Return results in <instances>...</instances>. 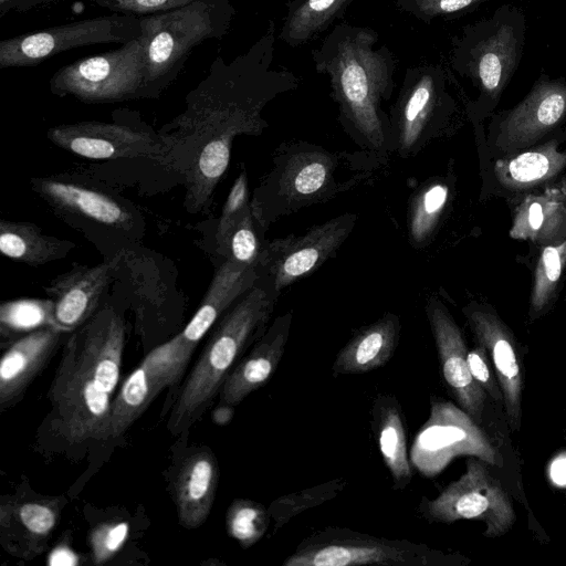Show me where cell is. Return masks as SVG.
I'll return each mask as SVG.
<instances>
[{
    "mask_svg": "<svg viewBox=\"0 0 566 566\" xmlns=\"http://www.w3.org/2000/svg\"><path fill=\"white\" fill-rule=\"evenodd\" d=\"M126 325L111 304L65 337L52 379L50 430L66 446L99 441L119 382Z\"/></svg>",
    "mask_w": 566,
    "mask_h": 566,
    "instance_id": "obj_1",
    "label": "cell"
},
{
    "mask_svg": "<svg viewBox=\"0 0 566 566\" xmlns=\"http://www.w3.org/2000/svg\"><path fill=\"white\" fill-rule=\"evenodd\" d=\"M370 27L342 22L329 31L311 56L315 71L327 75L342 122L374 149L386 148L392 132L381 102L390 99L397 59Z\"/></svg>",
    "mask_w": 566,
    "mask_h": 566,
    "instance_id": "obj_2",
    "label": "cell"
},
{
    "mask_svg": "<svg viewBox=\"0 0 566 566\" xmlns=\"http://www.w3.org/2000/svg\"><path fill=\"white\" fill-rule=\"evenodd\" d=\"M264 279L261 282L260 275L255 285L218 318L190 373L167 401V429L172 436L187 434L200 420L248 347L266 331L279 294Z\"/></svg>",
    "mask_w": 566,
    "mask_h": 566,
    "instance_id": "obj_3",
    "label": "cell"
},
{
    "mask_svg": "<svg viewBox=\"0 0 566 566\" xmlns=\"http://www.w3.org/2000/svg\"><path fill=\"white\" fill-rule=\"evenodd\" d=\"M30 186L57 218L82 232L105 259L137 248L144 235L138 208L98 180L61 172L31 178Z\"/></svg>",
    "mask_w": 566,
    "mask_h": 566,
    "instance_id": "obj_4",
    "label": "cell"
},
{
    "mask_svg": "<svg viewBox=\"0 0 566 566\" xmlns=\"http://www.w3.org/2000/svg\"><path fill=\"white\" fill-rule=\"evenodd\" d=\"M234 14L231 0H193L140 17L147 98H159L177 80L195 48L222 39Z\"/></svg>",
    "mask_w": 566,
    "mask_h": 566,
    "instance_id": "obj_5",
    "label": "cell"
},
{
    "mask_svg": "<svg viewBox=\"0 0 566 566\" xmlns=\"http://www.w3.org/2000/svg\"><path fill=\"white\" fill-rule=\"evenodd\" d=\"M524 41L522 11L502 6L491 17L465 25L452 39L450 66L471 81L482 97L497 101L517 69Z\"/></svg>",
    "mask_w": 566,
    "mask_h": 566,
    "instance_id": "obj_6",
    "label": "cell"
},
{
    "mask_svg": "<svg viewBox=\"0 0 566 566\" xmlns=\"http://www.w3.org/2000/svg\"><path fill=\"white\" fill-rule=\"evenodd\" d=\"M450 556L424 544L386 538L344 527H326L305 537L283 566H439Z\"/></svg>",
    "mask_w": 566,
    "mask_h": 566,
    "instance_id": "obj_7",
    "label": "cell"
},
{
    "mask_svg": "<svg viewBox=\"0 0 566 566\" xmlns=\"http://www.w3.org/2000/svg\"><path fill=\"white\" fill-rule=\"evenodd\" d=\"M50 92L85 104H111L147 98L145 46L142 34L119 48L60 67Z\"/></svg>",
    "mask_w": 566,
    "mask_h": 566,
    "instance_id": "obj_8",
    "label": "cell"
},
{
    "mask_svg": "<svg viewBox=\"0 0 566 566\" xmlns=\"http://www.w3.org/2000/svg\"><path fill=\"white\" fill-rule=\"evenodd\" d=\"M485 461L470 455L465 472L433 500L422 499L419 513L430 522L450 524L478 520L485 524L484 536L507 533L516 521L510 497L501 482L491 474Z\"/></svg>",
    "mask_w": 566,
    "mask_h": 566,
    "instance_id": "obj_9",
    "label": "cell"
},
{
    "mask_svg": "<svg viewBox=\"0 0 566 566\" xmlns=\"http://www.w3.org/2000/svg\"><path fill=\"white\" fill-rule=\"evenodd\" d=\"M459 455H473L489 464L502 461L479 423L460 406L430 398V412L410 450V462L426 478H434Z\"/></svg>",
    "mask_w": 566,
    "mask_h": 566,
    "instance_id": "obj_10",
    "label": "cell"
},
{
    "mask_svg": "<svg viewBox=\"0 0 566 566\" xmlns=\"http://www.w3.org/2000/svg\"><path fill=\"white\" fill-rule=\"evenodd\" d=\"M116 122L82 120L51 127L48 139L55 146L88 159L147 158L166 165L167 149L156 133L133 112H114Z\"/></svg>",
    "mask_w": 566,
    "mask_h": 566,
    "instance_id": "obj_11",
    "label": "cell"
},
{
    "mask_svg": "<svg viewBox=\"0 0 566 566\" xmlns=\"http://www.w3.org/2000/svg\"><path fill=\"white\" fill-rule=\"evenodd\" d=\"M140 34V19L120 13L50 27L0 41V69L34 66L74 48L124 44Z\"/></svg>",
    "mask_w": 566,
    "mask_h": 566,
    "instance_id": "obj_12",
    "label": "cell"
},
{
    "mask_svg": "<svg viewBox=\"0 0 566 566\" xmlns=\"http://www.w3.org/2000/svg\"><path fill=\"white\" fill-rule=\"evenodd\" d=\"M355 214H343L313 227L305 234L274 240L264 244L259 271L280 292L319 268L349 235Z\"/></svg>",
    "mask_w": 566,
    "mask_h": 566,
    "instance_id": "obj_13",
    "label": "cell"
},
{
    "mask_svg": "<svg viewBox=\"0 0 566 566\" xmlns=\"http://www.w3.org/2000/svg\"><path fill=\"white\" fill-rule=\"evenodd\" d=\"M448 75L438 63L406 70L390 119L401 153L411 151L448 106Z\"/></svg>",
    "mask_w": 566,
    "mask_h": 566,
    "instance_id": "obj_14",
    "label": "cell"
},
{
    "mask_svg": "<svg viewBox=\"0 0 566 566\" xmlns=\"http://www.w3.org/2000/svg\"><path fill=\"white\" fill-rule=\"evenodd\" d=\"M62 495H43L29 488L0 503V543L11 555L30 560L48 548L65 505Z\"/></svg>",
    "mask_w": 566,
    "mask_h": 566,
    "instance_id": "obj_15",
    "label": "cell"
},
{
    "mask_svg": "<svg viewBox=\"0 0 566 566\" xmlns=\"http://www.w3.org/2000/svg\"><path fill=\"white\" fill-rule=\"evenodd\" d=\"M124 252L94 266L74 264L43 287L53 303V326L72 333L98 311L105 293L116 279Z\"/></svg>",
    "mask_w": 566,
    "mask_h": 566,
    "instance_id": "obj_16",
    "label": "cell"
},
{
    "mask_svg": "<svg viewBox=\"0 0 566 566\" xmlns=\"http://www.w3.org/2000/svg\"><path fill=\"white\" fill-rule=\"evenodd\" d=\"M566 117V76L542 75L497 125L495 145L506 154L532 147Z\"/></svg>",
    "mask_w": 566,
    "mask_h": 566,
    "instance_id": "obj_17",
    "label": "cell"
},
{
    "mask_svg": "<svg viewBox=\"0 0 566 566\" xmlns=\"http://www.w3.org/2000/svg\"><path fill=\"white\" fill-rule=\"evenodd\" d=\"M426 313L436 343L443 380L458 406L479 424L486 392L473 379L468 365V349L462 331L437 298H430Z\"/></svg>",
    "mask_w": 566,
    "mask_h": 566,
    "instance_id": "obj_18",
    "label": "cell"
},
{
    "mask_svg": "<svg viewBox=\"0 0 566 566\" xmlns=\"http://www.w3.org/2000/svg\"><path fill=\"white\" fill-rule=\"evenodd\" d=\"M464 313L479 344L490 356L503 395L506 419L511 429L517 431L522 419L523 369L515 338L491 311L468 307Z\"/></svg>",
    "mask_w": 566,
    "mask_h": 566,
    "instance_id": "obj_19",
    "label": "cell"
},
{
    "mask_svg": "<svg viewBox=\"0 0 566 566\" xmlns=\"http://www.w3.org/2000/svg\"><path fill=\"white\" fill-rule=\"evenodd\" d=\"M219 475L218 460L209 447H191L178 459L169 489L181 526L193 530L206 522L213 506Z\"/></svg>",
    "mask_w": 566,
    "mask_h": 566,
    "instance_id": "obj_20",
    "label": "cell"
},
{
    "mask_svg": "<svg viewBox=\"0 0 566 566\" xmlns=\"http://www.w3.org/2000/svg\"><path fill=\"white\" fill-rule=\"evenodd\" d=\"M335 167L333 156L324 150L301 149L287 155L268 182L270 198L279 202L277 211L287 212L323 198L332 189Z\"/></svg>",
    "mask_w": 566,
    "mask_h": 566,
    "instance_id": "obj_21",
    "label": "cell"
},
{
    "mask_svg": "<svg viewBox=\"0 0 566 566\" xmlns=\"http://www.w3.org/2000/svg\"><path fill=\"white\" fill-rule=\"evenodd\" d=\"M64 333L46 326L2 346L0 360V410L12 408L49 364Z\"/></svg>",
    "mask_w": 566,
    "mask_h": 566,
    "instance_id": "obj_22",
    "label": "cell"
},
{
    "mask_svg": "<svg viewBox=\"0 0 566 566\" xmlns=\"http://www.w3.org/2000/svg\"><path fill=\"white\" fill-rule=\"evenodd\" d=\"M291 323V312L272 322L230 371L220 389L218 402L235 407L271 379L284 355Z\"/></svg>",
    "mask_w": 566,
    "mask_h": 566,
    "instance_id": "obj_23",
    "label": "cell"
},
{
    "mask_svg": "<svg viewBox=\"0 0 566 566\" xmlns=\"http://www.w3.org/2000/svg\"><path fill=\"white\" fill-rule=\"evenodd\" d=\"M260 271L224 260L216 269L200 306L180 331L182 338L196 347L218 318L260 279Z\"/></svg>",
    "mask_w": 566,
    "mask_h": 566,
    "instance_id": "obj_24",
    "label": "cell"
},
{
    "mask_svg": "<svg viewBox=\"0 0 566 566\" xmlns=\"http://www.w3.org/2000/svg\"><path fill=\"white\" fill-rule=\"evenodd\" d=\"M510 237L541 245L558 244L566 239V181L527 195L516 207Z\"/></svg>",
    "mask_w": 566,
    "mask_h": 566,
    "instance_id": "obj_25",
    "label": "cell"
},
{
    "mask_svg": "<svg viewBox=\"0 0 566 566\" xmlns=\"http://www.w3.org/2000/svg\"><path fill=\"white\" fill-rule=\"evenodd\" d=\"M400 328L399 317L388 313L359 329L337 353L333 375L366 374L386 365L397 348Z\"/></svg>",
    "mask_w": 566,
    "mask_h": 566,
    "instance_id": "obj_26",
    "label": "cell"
},
{
    "mask_svg": "<svg viewBox=\"0 0 566 566\" xmlns=\"http://www.w3.org/2000/svg\"><path fill=\"white\" fill-rule=\"evenodd\" d=\"M373 430L382 461L395 490L406 489L412 480V464L407 450L405 419L392 395H378L371 408Z\"/></svg>",
    "mask_w": 566,
    "mask_h": 566,
    "instance_id": "obj_27",
    "label": "cell"
},
{
    "mask_svg": "<svg viewBox=\"0 0 566 566\" xmlns=\"http://www.w3.org/2000/svg\"><path fill=\"white\" fill-rule=\"evenodd\" d=\"M566 167V150L555 142L530 147L494 165L497 181L511 191L533 189L555 178Z\"/></svg>",
    "mask_w": 566,
    "mask_h": 566,
    "instance_id": "obj_28",
    "label": "cell"
},
{
    "mask_svg": "<svg viewBox=\"0 0 566 566\" xmlns=\"http://www.w3.org/2000/svg\"><path fill=\"white\" fill-rule=\"evenodd\" d=\"M75 243L44 233L25 221H0V251L15 262L40 266L65 258Z\"/></svg>",
    "mask_w": 566,
    "mask_h": 566,
    "instance_id": "obj_29",
    "label": "cell"
},
{
    "mask_svg": "<svg viewBox=\"0 0 566 566\" xmlns=\"http://www.w3.org/2000/svg\"><path fill=\"white\" fill-rule=\"evenodd\" d=\"M355 0H291L277 39L291 48L307 44L340 19Z\"/></svg>",
    "mask_w": 566,
    "mask_h": 566,
    "instance_id": "obj_30",
    "label": "cell"
},
{
    "mask_svg": "<svg viewBox=\"0 0 566 566\" xmlns=\"http://www.w3.org/2000/svg\"><path fill=\"white\" fill-rule=\"evenodd\" d=\"M254 221L250 203L228 229L214 235L216 252L221 261L229 260L259 270L264 244H261Z\"/></svg>",
    "mask_w": 566,
    "mask_h": 566,
    "instance_id": "obj_31",
    "label": "cell"
},
{
    "mask_svg": "<svg viewBox=\"0 0 566 566\" xmlns=\"http://www.w3.org/2000/svg\"><path fill=\"white\" fill-rule=\"evenodd\" d=\"M53 303L46 298H19L0 305L1 345L46 326H53Z\"/></svg>",
    "mask_w": 566,
    "mask_h": 566,
    "instance_id": "obj_32",
    "label": "cell"
},
{
    "mask_svg": "<svg viewBox=\"0 0 566 566\" xmlns=\"http://www.w3.org/2000/svg\"><path fill=\"white\" fill-rule=\"evenodd\" d=\"M344 478H335L322 484L279 496L269 505L272 535L276 534L293 517L336 497L346 486Z\"/></svg>",
    "mask_w": 566,
    "mask_h": 566,
    "instance_id": "obj_33",
    "label": "cell"
},
{
    "mask_svg": "<svg viewBox=\"0 0 566 566\" xmlns=\"http://www.w3.org/2000/svg\"><path fill=\"white\" fill-rule=\"evenodd\" d=\"M449 199V188L443 182H431L421 188L412 199L408 229L413 245L424 244L433 233Z\"/></svg>",
    "mask_w": 566,
    "mask_h": 566,
    "instance_id": "obj_34",
    "label": "cell"
},
{
    "mask_svg": "<svg viewBox=\"0 0 566 566\" xmlns=\"http://www.w3.org/2000/svg\"><path fill=\"white\" fill-rule=\"evenodd\" d=\"M271 524L268 507L252 500L235 499L227 510V533L244 549L258 543Z\"/></svg>",
    "mask_w": 566,
    "mask_h": 566,
    "instance_id": "obj_35",
    "label": "cell"
},
{
    "mask_svg": "<svg viewBox=\"0 0 566 566\" xmlns=\"http://www.w3.org/2000/svg\"><path fill=\"white\" fill-rule=\"evenodd\" d=\"M566 266V239L558 244L543 245L534 272L530 313H541L553 298Z\"/></svg>",
    "mask_w": 566,
    "mask_h": 566,
    "instance_id": "obj_36",
    "label": "cell"
},
{
    "mask_svg": "<svg viewBox=\"0 0 566 566\" xmlns=\"http://www.w3.org/2000/svg\"><path fill=\"white\" fill-rule=\"evenodd\" d=\"M486 0H395L396 7L424 23L475 8Z\"/></svg>",
    "mask_w": 566,
    "mask_h": 566,
    "instance_id": "obj_37",
    "label": "cell"
},
{
    "mask_svg": "<svg viewBox=\"0 0 566 566\" xmlns=\"http://www.w3.org/2000/svg\"><path fill=\"white\" fill-rule=\"evenodd\" d=\"M128 532L129 526L124 521L96 525L88 536L93 563L102 565L111 559L126 542Z\"/></svg>",
    "mask_w": 566,
    "mask_h": 566,
    "instance_id": "obj_38",
    "label": "cell"
},
{
    "mask_svg": "<svg viewBox=\"0 0 566 566\" xmlns=\"http://www.w3.org/2000/svg\"><path fill=\"white\" fill-rule=\"evenodd\" d=\"M96 4L115 13L137 18L164 12L192 2L193 0H93Z\"/></svg>",
    "mask_w": 566,
    "mask_h": 566,
    "instance_id": "obj_39",
    "label": "cell"
},
{
    "mask_svg": "<svg viewBox=\"0 0 566 566\" xmlns=\"http://www.w3.org/2000/svg\"><path fill=\"white\" fill-rule=\"evenodd\" d=\"M247 175L242 171L233 182L216 224L214 234L229 228L250 206Z\"/></svg>",
    "mask_w": 566,
    "mask_h": 566,
    "instance_id": "obj_40",
    "label": "cell"
},
{
    "mask_svg": "<svg viewBox=\"0 0 566 566\" xmlns=\"http://www.w3.org/2000/svg\"><path fill=\"white\" fill-rule=\"evenodd\" d=\"M490 356L483 345L468 352V365L473 379L496 401L503 402V395L496 375L492 374Z\"/></svg>",
    "mask_w": 566,
    "mask_h": 566,
    "instance_id": "obj_41",
    "label": "cell"
},
{
    "mask_svg": "<svg viewBox=\"0 0 566 566\" xmlns=\"http://www.w3.org/2000/svg\"><path fill=\"white\" fill-rule=\"evenodd\" d=\"M44 1L48 0H0V15L3 17L9 11H27Z\"/></svg>",
    "mask_w": 566,
    "mask_h": 566,
    "instance_id": "obj_42",
    "label": "cell"
},
{
    "mask_svg": "<svg viewBox=\"0 0 566 566\" xmlns=\"http://www.w3.org/2000/svg\"><path fill=\"white\" fill-rule=\"evenodd\" d=\"M234 408L231 405L218 402L211 411V420L217 426H227L233 419Z\"/></svg>",
    "mask_w": 566,
    "mask_h": 566,
    "instance_id": "obj_43",
    "label": "cell"
}]
</instances>
